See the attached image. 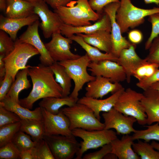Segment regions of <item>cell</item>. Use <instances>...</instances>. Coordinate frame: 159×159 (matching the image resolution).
Here are the masks:
<instances>
[{
    "mask_svg": "<svg viewBox=\"0 0 159 159\" xmlns=\"http://www.w3.org/2000/svg\"><path fill=\"white\" fill-rule=\"evenodd\" d=\"M111 24L108 15L104 12L101 18L93 24L74 27L64 24L60 29V33L66 37H69L75 34H89L98 31L104 30L111 32Z\"/></svg>",
    "mask_w": 159,
    "mask_h": 159,
    "instance_id": "obj_19",
    "label": "cell"
},
{
    "mask_svg": "<svg viewBox=\"0 0 159 159\" xmlns=\"http://www.w3.org/2000/svg\"><path fill=\"white\" fill-rule=\"evenodd\" d=\"M7 0H0V10L5 12L6 7Z\"/></svg>",
    "mask_w": 159,
    "mask_h": 159,
    "instance_id": "obj_51",
    "label": "cell"
},
{
    "mask_svg": "<svg viewBox=\"0 0 159 159\" xmlns=\"http://www.w3.org/2000/svg\"><path fill=\"white\" fill-rule=\"evenodd\" d=\"M148 21L152 25L150 36L145 44V49H148L154 39L159 34V12L151 14L148 16Z\"/></svg>",
    "mask_w": 159,
    "mask_h": 159,
    "instance_id": "obj_39",
    "label": "cell"
},
{
    "mask_svg": "<svg viewBox=\"0 0 159 159\" xmlns=\"http://www.w3.org/2000/svg\"><path fill=\"white\" fill-rule=\"evenodd\" d=\"M150 144L155 149L159 151V143L153 140Z\"/></svg>",
    "mask_w": 159,
    "mask_h": 159,
    "instance_id": "obj_55",
    "label": "cell"
},
{
    "mask_svg": "<svg viewBox=\"0 0 159 159\" xmlns=\"http://www.w3.org/2000/svg\"><path fill=\"white\" fill-rule=\"evenodd\" d=\"M119 2L120 0H88L92 9L101 15L103 13L104 8L106 5L111 3Z\"/></svg>",
    "mask_w": 159,
    "mask_h": 159,
    "instance_id": "obj_43",
    "label": "cell"
},
{
    "mask_svg": "<svg viewBox=\"0 0 159 159\" xmlns=\"http://www.w3.org/2000/svg\"><path fill=\"white\" fill-rule=\"evenodd\" d=\"M148 62L138 67L135 71L134 76L138 81L145 78L147 69V64Z\"/></svg>",
    "mask_w": 159,
    "mask_h": 159,
    "instance_id": "obj_48",
    "label": "cell"
},
{
    "mask_svg": "<svg viewBox=\"0 0 159 159\" xmlns=\"http://www.w3.org/2000/svg\"><path fill=\"white\" fill-rule=\"evenodd\" d=\"M132 148L141 159H159V151L155 150L151 144L138 140L133 143Z\"/></svg>",
    "mask_w": 159,
    "mask_h": 159,
    "instance_id": "obj_32",
    "label": "cell"
},
{
    "mask_svg": "<svg viewBox=\"0 0 159 159\" xmlns=\"http://www.w3.org/2000/svg\"><path fill=\"white\" fill-rule=\"evenodd\" d=\"M33 150L34 159H55L47 143L43 139L37 142Z\"/></svg>",
    "mask_w": 159,
    "mask_h": 159,
    "instance_id": "obj_36",
    "label": "cell"
},
{
    "mask_svg": "<svg viewBox=\"0 0 159 159\" xmlns=\"http://www.w3.org/2000/svg\"><path fill=\"white\" fill-rule=\"evenodd\" d=\"M64 24L74 27L92 24L91 21H96L100 15L90 6L88 0H76L66 6H59L54 9Z\"/></svg>",
    "mask_w": 159,
    "mask_h": 159,
    "instance_id": "obj_2",
    "label": "cell"
},
{
    "mask_svg": "<svg viewBox=\"0 0 159 159\" xmlns=\"http://www.w3.org/2000/svg\"><path fill=\"white\" fill-rule=\"evenodd\" d=\"M44 135H61L68 137L73 136L69 129L68 118L60 109L57 114H53L41 108Z\"/></svg>",
    "mask_w": 159,
    "mask_h": 159,
    "instance_id": "obj_12",
    "label": "cell"
},
{
    "mask_svg": "<svg viewBox=\"0 0 159 159\" xmlns=\"http://www.w3.org/2000/svg\"><path fill=\"white\" fill-rule=\"evenodd\" d=\"M14 81L11 76L6 73L3 80L0 82V101L6 97Z\"/></svg>",
    "mask_w": 159,
    "mask_h": 159,
    "instance_id": "obj_45",
    "label": "cell"
},
{
    "mask_svg": "<svg viewBox=\"0 0 159 159\" xmlns=\"http://www.w3.org/2000/svg\"><path fill=\"white\" fill-rule=\"evenodd\" d=\"M133 141L132 136L129 134L123 135L120 139L117 138L110 143L111 153L115 154L119 159H140L133 149Z\"/></svg>",
    "mask_w": 159,
    "mask_h": 159,
    "instance_id": "obj_23",
    "label": "cell"
},
{
    "mask_svg": "<svg viewBox=\"0 0 159 159\" xmlns=\"http://www.w3.org/2000/svg\"><path fill=\"white\" fill-rule=\"evenodd\" d=\"M20 151L11 142L0 148V159H20Z\"/></svg>",
    "mask_w": 159,
    "mask_h": 159,
    "instance_id": "obj_38",
    "label": "cell"
},
{
    "mask_svg": "<svg viewBox=\"0 0 159 159\" xmlns=\"http://www.w3.org/2000/svg\"><path fill=\"white\" fill-rule=\"evenodd\" d=\"M136 44L132 43L127 48L123 49L120 53L117 62L123 68L126 75V81L130 82L131 77L136 69L147 63L145 59L140 58L136 53Z\"/></svg>",
    "mask_w": 159,
    "mask_h": 159,
    "instance_id": "obj_18",
    "label": "cell"
},
{
    "mask_svg": "<svg viewBox=\"0 0 159 159\" xmlns=\"http://www.w3.org/2000/svg\"><path fill=\"white\" fill-rule=\"evenodd\" d=\"M148 49L149 52L145 59L148 62L159 65V34L153 40Z\"/></svg>",
    "mask_w": 159,
    "mask_h": 159,
    "instance_id": "obj_41",
    "label": "cell"
},
{
    "mask_svg": "<svg viewBox=\"0 0 159 159\" xmlns=\"http://www.w3.org/2000/svg\"><path fill=\"white\" fill-rule=\"evenodd\" d=\"M146 4L154 3L158 5H159V0H144Z\"/></svg>",
    "mask_w": 159,
    "mask_h": 159,
    "instance_id": "obj_54",
    "label": "cell"
},
{
    "mask_svg": "<svg viewBox=\"0 0 159 159\" xmlns=\"http://www.w3.org/2000/svg\"><path fill=\"white\" fill-rule=\"evenodd\" d=\"M34 12L41 20L39 26L45 38H49L53 33L60 32L64 23L56 13L49 9L44 0L34 4Z\"/></svg>",
    "mask_w": 159,
    "mask_h": 159,
    "instance_id": "obj_10",
    "label": "cell"
},
{
    "mask_svg": "<svg viewBox=\"0 0 159 159\" xmlns=\"http://www.w3.org/2000/svg\"><path fill=\"white\" fill-rule=\"evenodd\" d=\"M30 67L19 71L17 73L15 79L12 83L6 96L19 104V95L22 90L27 89L31 87L30 81L28 79V70Z\"/></svg>",
    "mask_w": 159,
    "mask_h": 159,
    "instance_id": "obj_29",
    "label": "cell"
},
{
    "mask_svg": "<svg viewBox=\"0 0 159 159\" xmlns=\"http://www.w3.org/2000/svg\"><path fill=\"white\" fill-rule=\"evenodd\" d=\"M87 43L105 53H112V42L111 32L104 30L98 31L93 33L86 34H78Z\"/></svg>",
    "mask_w": 159,
    "mask_h": 159,
    "instance_id": "obj_25",
    "label": "cell"
},
{
    "mask_svg": "<svg viewBox=\"0 0 159 159\" xmlns=\"http://www.w3.org/2000/svg\"><path fill=\"white\" fill-rule=\"evenodd\" d=\"M21 121L0 127V148L11 142L15 134L20 130Z\"/></svg>",
    "mask_w": 159,
    "mask_h": 159,
    "instance_id": "obj_34",
    "label": "cell"
},
{
    "mask_svg": "<svg viewBox=\"0 0 159 159\" xmlns=\"http://www.w3.org/2000/svg\"><path fill=\"white\" fill-rule=\"evenodd\" d=\"M141 104L147 116V124L159 122V93L149 88L144 91Z\"/></svg>",
    "mask_w": 159,
    "mask_h": 159,
    "instance_id": "obj_21",
    "label": "cell"
},
{
    "mask_svg": "<svg viewBox=\"0 0 159 159\" xmlns=\"http://www.w3.org/2000/svg\"><path fill=\"white\" fill-rule=\"evenodd\" d=\"M77 102V100L69 95L64 97H48L43 98L39 105L50 113L57 114L62 106L71 107Z\"/></svg>",
    "mask_w": 159,
    "mask_h": 159,
    "instance_id": "obj_28",
    "label": "cell"
},
{
    "mask_svg": "<svg viewBox=\"0 0 159 159\" xmlns=\"http://www.w3.org/2000/svg\"><path fill=\"white\" fill-rule=\"evenodd\" d=\"M20 117L14 112L0 105V127L21 121Z\"/></svg>",
    "mask_w": 159,
    "mask_h": 159,
    "instance_id": "obj_40",
    "label": "cell"
},
{
    "mask_svg": "<svg viewBox=\"0 0 159 159\" xmlns=\"http://www.w3.org/2000/svg\"><path fill=\"white\" fill-rule=\"evenodd\" d=\"M5 56L0 54V82L4 79L6 73V68L3 58Z\"/></svg>",
    "mask_w": 159,
    "mask_h": 159,
    "instance_id": "obj_49",
    "label": "cell"
},
{
    "mask_svg": "<svg viewBox=\"0 0 159 159\" xmlns=\"http://www.w3.org/2000/svg\"><path fill=\"white\" fill-rule=\"evenodd\" d=\"M128 38L131 43L136 44L142 42L143 39V35L140 30L134 29L128 32Z\"/></svg>",
    "mask_w": 159,
    "mask_h": 159,
    "instance_id": "obj_46",
    "label": "cell"
},
{
    "mask_svg": "<svg viewBox=\"0 0 159 159\" xmlns=\"http://www.w3.org/2000/svg\"><path fill=\"white\" fill-rule=\"evenodd\" d=\"M11 142L20 152L33 148L37 143L33 141L27 134L20 130L15 134Z\"/></svg>",
    "mask_w": 159,
    "mask_h": 159,
    "instance_id": "obj_35",
    "label": "cell"
},
{
    "mask_svg": "<svg viewBox=\"0 0 159 159\" xmlns=\"http://www.w3.org/2000/svg\"><path fill=\"white\" fill-rule=\"evenodd\" d=\"M158 12L159 7L142 9L134 5L130 0H120L115 18L122 34L127 32L130 28L134 29L143 24L145 17Z\"/></svg>",
    "mask_w": 159,
    "mask_h": 159,
    "instance_id": "obj_3",
    "label": "cell"
},
{
    "mask_svg": "<svg viewBox=\"0 0 159 159\" xmlns=\"http://www.w3.org/2000/svg\"><path fill=\"white\" fill-rule=\"evenodd\" d=\"M105 159H118L116 155L113 153H110L107 154L104 158Z\"/></svg>",
    "mask_w": 159,
    "mask_h": 159,
    "instance_id": "obj_52",
    "label": "cell"
},
{
    "mask_svg": "<svg viewBox=\"0 0 159 159\" xmlns=\"http://www.w3.org/2000/svg\"><path fill=\"white\" fill-rule=\"evenodd\" d=\"M125 89L123 88L104 99H99L84 96L79 99L77 102L84 104L94 112L96 118L99 120L101 112H107L114 107L119 96Z\"/></svg>",
    "mask_w": 159,
    "mask_h": 159,
    "instance_id": "obj_20",
    "label": "cell"
},
{
    "mask_svg": "<svg viewBox=\"0 0 159 159\" xmlns=\"http://www.w3.org/2000/svg\"><path fill=\"white\" fill-rule=\"evenodd\" d=\"M147 128L145 130H137L132 136L133 140H143L148 142L151 140L159 142V122H157L153 125L145 126Z\"/></svg>",
    "mask_w": 159,
    "mask_h": 159,
    "instance_id": "obj_33",
    "label": "cell"
},
{
    "mask_svg": "<svg viewBox=\"0 0 159 159\" xmlns=\"http://www.w3.org/2000/svg\"><path fill=\"white\" fill-rule=\"evenodd\" d=\"M47 143L55 159H71L79 150L80 143L74 135L68 137L61 135H44Z\"/></svg>",
    "mask_w": 159,
    "mask_h": 159,
    "instance_id": "obj_9",
    "label": "cell"
},
{
    "mask_svg": "<svg viewBox=\"0 0 159 159\" xmlns=\"http://www.w3.org/2000/svg\"><path fill=\"white\" fill-rule=\"evenodd\" d=\"M31 3H32L33 4H35V3L40 1L41 0H24Z\"/></svg>",
    "mask_w": 159,
    "mask_h": 159,
    "instance_id": "obj_56",
    "label": "cell"
},
{
    "mask_svg": "<svg viewBox=\"0 0 159 159\" xmlns=\"http://www.w3.org/2000/svg\"><path fill=\"white\" fill-rule=\"evenodd\" d=\"M112 146L110 143L106 144L102 147L98 151L85 154L83 159H102L108 153L112 152Z\"/></svg>",
    "mask_w": 159,
    "mask_h": 159,
    "instance_id": "obj_42",
    "label": "cell"
},
{
    "mask_svg": "<svg viewBox=\"0 0 159 159\" xmlns=\"http://www.w3.org/2000/svg\"><path fill=\"white\" fill-rule=\"evenodd\" d=\"M72 135L81 138L80 147L76 155L75 159H81L83 153L88 150L97 149L110 143L117 138V134L113 130L103 129L88 131L81 128L72 131Z\"/></svg>",
    "mask_w": 159,
    "mask_h": 159,
    "instance_id": "obj_7",
    "label": "cell"
},
{
    "mask_svg": "<svg viewBox=\"0 0 159 159\" xmlns=\"http://www.w3.org/2000/svg\"><path fill=\"white\" fill-rule=\"evenodd\" d=\"M51 37L50 41L44 45L54 62L75 59L81 56L71 51L70 45L73 41L69 38L63 37L60 32L53 33Z\"/></svg>",
    "mask_w": 159,
    "mask_h": 159,
    "instance_id": "obj_11",
    "label": "cell"
},
{
    "mask_svg": "<svg viewBox=\"0 0 159 159\" xmlns=\"http://www.w3.org/2000/svg\"><path fill=\"white\" fill-rule=\"evenodd\" d=\"M158 82H159V69L150 77L138 81L136 85L144 91L149 88L153 84Z\"/></svg>",
    "mask_w": 159,
    "mask_h": 159,
    "instance_id": "obj_44",
    "label": "cell"
},
{
    "mask_svg": "<svg viewBox=\"0 0 159 159\" xmlns=\"http://www.w3.org/2000/svg\"><path fill=\"white\" fill-rule=\"evenodd\" d=\"M50 66L40 64L29 68L28 75L31 78L32 88L29 95L19 100L22 106L31 109L38 100L48 97H62V90L54 79Z\"/></svg>",
    "mask_w": 159,
    "mask_h": 159,
    "instance_id": "obj_1",
    "label": "cell"
},
{
    "mask_svg": "<svg viewBox=\"0 0 159 159\" xmlns=\"http://www.w3.org/2000/svg\"><path fill=\"white\" fill-rule=\"evenodd\" d=\"M143 93L130 88L126 89L119 96L114 108L127 116L135 118L141 125L147 124V116L141 104Z\"/></svg>",
    "mask_w": 159,
    "mask_h": 159,
    "instance_id": "obj_5",
    "label": "cell"
},
{
    "mask_svg": "<svg viewBox=\"0 0 159 159\" xmlns=\"http://www.w3.org/2000/svg\"><path fill=\"white\" fill-rule=\"evenodd\" d=\"M38 16L35 14L23 18H10L0 16V29L7 33L15 41L19 30L23 27L29 26L39 20Z\"/></svg>",
    "mask_w": 159,
    "mask_h": 159,
    "instance_id": "obj_22",
    "label": "cell"
},
{
    "mask_svg": "<svg viewBox=\"0 0 159 159\" xmlns=\"http://www.w3.org/2000/svg\"><path fill=\"white\" fill-rule=\"evenodd\" d=\"M120 5V2L111 3L105 6L103 9L104 12L108 15L110 20L112 42V53L118 58L121 51L128 48L132 44L122 36L120 27L116 21V11Z\"/></svg>",
    "mask_w": 159,
    "mask_h": 159,
    "instance_id": "obj_15",
    "label": "cell"
},
{
    "mask_svg": "<svg viewBox=\"0 0 159 159\" xmlns=\"http://www.w3.org/2000/svg\"><path fill=\"white\" fill-rule=\"evenodd\" d=\"M88 68L92 76H102L113 83H120L126 80V75L123 68L114 61L106 60L97 62H91Z\"/></svg>",
    "mask_w": 159,
    "mask_h": 159,
    "instance_id": "obj_14",
    "label": "cell"
},
{
    "mask_svg": "<svg viewBox=\"0 0 159 159\" xmlns=\"http://www.w3.org/2000/svg\"><path fill=\"white\" fill-rule=\"evenodd\" d=\"M123 87L120 83H113L107 78L101 76L88 82L85 88L86 97L95 98H102L109 93L113 94Z\"/></svg>",
    "mask_w": 159,
    "mask_h": 159,
    "instance_id": "obj_17",
    "label": "cell"
},
{
    "mask_svg": "<svg viewBox=\"0 0 159 159\" xmlns=\"http://www.w3.org/2000/svg\"><path fill=\"white\" fill-rule=\"evenodd\" d=\"M60 109L68 118L71 131L76 128L88 131L104 129V123L96 118L91 109L84 104L77 102L72 106Z\"/></svg>",
    "mask_w": 159,
    "mask_h": 159,
    "instance_id": "obj_4",
    "label": "cell"
},
{
    "mask_svg": "<svg viewBox=\"0 0 159 159\" xmlns=\"http://www.w3.org/2000/svg\"><path fill=\"white\" fill-rule=\"evenodd\" d=\"M91 60L86 53L78 58L58 62L64 66L74 83L73 90L69 95L77 101L79 92L86 83L92 81L95 77L90 74L87 68Z\"/></svg>",
    "mask_w": 159,
    "mask_h": 159,
    "instance_id": "obj_6",
    "label": "cell"
},
{
    "mask_svg": "<svg viewBox=\"0 0 159 159\" xmlns=\"http://www.w3.org/2000/svg\"><path fill=\"white\" fill-rule=\"evenodd\" d=\"M33 149L21 152L20 159H34Z\"/></svg>",
    "mask_w": 159,
    "mask_h": 159,
    "instance_id": "obj_50",
    "label": "cell"
},
{
    "mask_svg": "<svg viewBox=\"0 0 159 159\" xmlns=\"http://www.w3.org/2000/svg\"><path fill=\"white\" fill-rule=\"evenodd\" d=\"M15 42L14 50L3 58L6 73L11 76L14 81L19 71L31 66H26L29 59L34 56L39 54V51L34 47L29 44L21 42L18 38H16Z\"/></svg>",
    "mask_w": 159,
    "mask_h": 159,
    "instance_id": "obj_8",
    "label": "cell"
},
{
    "mask_svg": "<svg viewBox=\"0 0 159 159\" xmlns=\"http://www.w3.org/2000/svg\"><path fill=\"white\" fill-rule=\"evenodd\" d=\"M52 8L55 9L59 6H66L73 0H44Z\"/></svg>",
    "mask_w": 159,
    "mask_h": 159,
    "instance_id": "obj_47",
    "label": "cell"
},
{
    "mask_svg": "<svg viewBox=\"0 0 159 159\" xmlns=\"http://www.w3.org/2000/svg\"><path fill=\"white\" fill-rule=\"evenodd\" d=\"M149 88L156 90L159 93V82L153 84Z\"/></svg>",
    "mask_w": 159,
    "mask_h": 159,
    "instance_id": "obj_53",
    "label": "cell"
},
{
    "mask_svg": "<svg viewBox=\"0 0 159 159\" xmlns=\"http://www.w3.org/2000/svg\"><path fill=\"white\" fill-rule=\"evenodd\" d=\"M34 4L24 0H7L5 12L10 18H23L34 14Z\"/></svg>",
    "mask_w": 159,
    "mask_h": 159,
    "instance_id": "obj_26",
    "label": "cell"
},
{
    "mask_svg": "<svg viewBox=\"0 0 159 159\" xmlns=\"http://www.w3.org/2000/svg\"><path fill=\"white\" fill-rule=\"evenodd\" d=\"M20 130L30 135L34 142H38L45 135L42 120H21Z\"/></svg>",
    "mask_w": 159,
    "mask_h": 159,
    "instance_id": "obj_31",
    "label": "cell"
},
{
    "mask_svg": "<svg viewBox=\"0 0 159 159\" xmlns=\"http://www.w3.org/2000/svg\"><path fill=\"white\" fill-rule=\"evenodd\" d=\"M104 120V129L115 130L118 135L129 134L136 130L133 127L136 119L131 116H127L114 108L102 114Z\"/></svg>",
    "mask_w": 159,
    "mask_h": 159,
    "instance_id": "obj_13",
    "label": "cell"
},
{
    "mask_svg": "<svg viewBox=\"0 0 159 159\" xmlns=\"http://www.w3.org/2000/svg\"><path fill=\"white\" fill-rule=\"evenodd\" d=\"M55 76V80L62 89V97L70 95L72 87L71 80L65 67L58 62H54L50 66Z\"/></svg>",
    "mask_w": 159,
    "mask_h": 159,
    "instance_id": "obj_30",
    "label": "cell"
},
{
    "mask_svg": "<svg viewBox=\"0 0 159 159\" xmlns=\"http://www.w3.org/2000/svg\"><path fill=\"white\" fill-rule=\"evenodd\" d=\"M4 31L0 30V54L5 57L14 49L15 42Z\"/></svg>",
    "mask_w": 159,
    "mask_h": 159,
    "instance_id": "obj_37",
    "label": "cell"
},
{
    "mask_svg": "<svg viewBox=\"0 0 159 159\" xmlns=\"http://www.w3.org/2000/svg\"><path fill=\"white\" fill-rule=\"evenodd\" d=\"M0 105L16 114L21 120H43L42 109L40 107L32 111L22 106L6 96L0 101Z\"/></svg>",
    "mask_w": 159,
    "mask_h": 159,
    "instance_id": "obj_24",
    "label": "cell"
},
{
    "mask_svg": "<svg viewBox=\"0 0 159 159\" xmlns=\"http://www.w3.org/2000/svg\"><path fill=\"white\" fill-rule=\"evenodd\" d=\"M68 38L77 42L85 50L91 62H97L106 60L117 61L118 58L112 53L102 52L97 48L85 42L82 37L78 34H73Z\"/></svg>",
    "mask_w": 159,
    "mask_h": 159,
    "instance_id": "obj_27",
    "label": "cell"
},
{
    "mask_svg": "<svg viewBox=\"0 0 159 159\" xmlns=\"http://www.w3.org/2000/svg\"><path fill=\"white\" fill-rule=\"evenodd\" d=\"M39 20L28 26L26 30L18 38L21 42L29 44L39 51L41 64L50 66L54 62L46 49L44 44L42 41L38 32Z\"/></svg>",
    "mask_w": 159,
    "mask_h": 159,
    "instance_id": "obj_16",
    "label": "cell"
}]
</instances>
